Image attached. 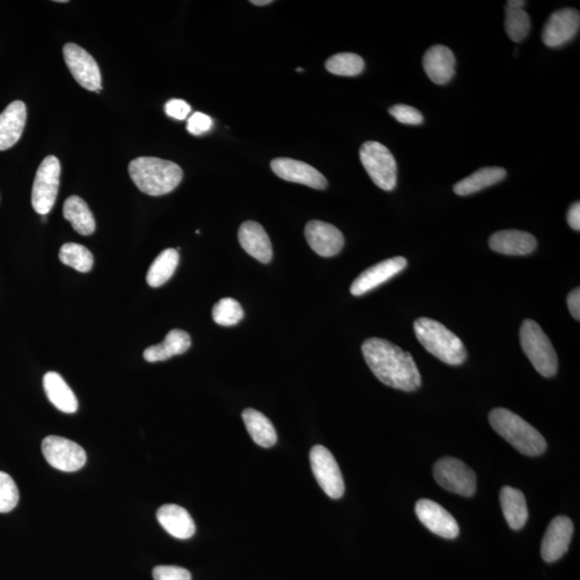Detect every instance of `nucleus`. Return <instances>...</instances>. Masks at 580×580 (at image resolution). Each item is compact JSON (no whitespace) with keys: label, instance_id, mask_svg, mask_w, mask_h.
<instances>
[{"label":"nucleus","instance_id":"nucleus-23","mask_svg":"<svg viewBox=\"0 0 580 580\" xmlns=\"http://www.w3.org/2000/svg\"><path fill=\"white\" fill-rule=\"evenodd\" d=\"M191 345L190 334L180 329H174L167 334L163 343L146 348L143 357L149 363L165 362L177 355L186 353Z\"/></svg>","mask_w":580,"mask_h":580},{"label":"nucleus","instance_id":"nucleus-36","mask_svg":"<svg viewBox=\"0 0 580 580\" xmlns=\"http://www.w3.org/2000/svg\"><path fill=\"white\" fill-rule=\"evenodd\" d=\"M154 580H192L186 568L174 566H159L153 569Z\"/></svg>","mask_w":580,"mask_h":580},{"label":"nucleus","instance_id":"nucleus-25","mask_svg":"<svg viewBox=\"0 0 580 580\" xmlns=\"http://www.w3.org/2000/svg\"><path fill=\"white\" fill-rule=\"evenodd\" d=\"M502 511L511 529L520 530L529 517L525 494L520 490L505 486L500 494Z\"/></svg>","mask_w":580,"mask_h":580},{"label":"nucleus","instance_id":"nucleus-21","mask_svg":"<svg viewBox=\"0 0 580 580\" xmlns=\"http://www.w3.org/2000/svg\"><path fill=\"white\" fill-rule=\"evenodd\" d=\"M26 106L23 102H13L0 114V151H6L17 144L22 137L26 123Z\"/></svg>","mask_w":580,"mask_h":580},{"label":"nucleus","instance_id":"nucleus-17","mask_svg":"<svg viewBox=\"0 0 580 580\" xmlns=\"http://www.w3.org/2000/svg\"><path fill=\"white\" fill-rule=\"evenodd\" d=\"M305 234L308 245L322 257H332L341 252L344 247L343 233L331 224L322 221L308 222Z\"/></svg>","mask_w":580,"mask_h":580},{"label":"nucleus","instance_id":"nucleus-6","mask_svg":"<svg viewBox=\"0 0 580 580\" xmlns=\"http://www.w3.org/2000/svg\"><path fill=\"white\" fill-rule=\"evenodd\" d=\"M360 160L376 186L390 192L396 185V163L384 144L367 141L359 151Z\"/></svg>","mask_w":580,"mask_h":580},{"label":"nucleus","instance_id":"nucleus-22","mask_svg":"<svg viewBox=\"0 0 580 580\" xmlns=\"http://www.w3.org/2000/svg\"><path fill=\"white\" fill-rule=\"evenodd\" d=\"M158 520L170 535L188 540L196 532L195 521L185 509L176 504H166L158 511Z\"/></svg>","mask_w":580,"mask_h":580},{"label":"nucleus","instance_id":"nucleus-39","mask_svg":"<svg viewBox=\"0 0 580 580\" xmlns=\"http://www.w3.org/2000/svg\"><path fill=\"white\" fill-rule=\"evenodd\" d=\"M568 310L571 312L575 320H580V290L579 289L574 290L571 294L568 296Z\"/></svg>","mask_w":580,"mask_h":580},{"label":"nucleus","instance_id":"nucleus-7","mask_svg":"<svg viewBox=\"0 0 580 580\" xmlns=\"http://www.w3.org/2000/svg\"><path fill=\"white\" fill-rule=\"evenodd\" d=\"M60 177V160L55 156H46L37 170L31 192V205L40 216H48L53 208L59 192Z\"/></svg>","mask_w":580,"mask_h":580},{"label":"nucleus","instance_id":"nucleus-34","mask_svg":"<svg viewBox=\"0 0 580 580\" xmlns=\"http://www.w3.org/2000/svg\"><path fill=\"white\" fill-rule=\"evenodd\" d=\"M20 500L17 484L9 474L0 471V513H9Z\"/></svg>","mask_w":580,"mask_h":580},{"label":"nucleus","instance_id":"nucleus-38","mask_svg":"<svg viewBox=\"0 0 580 580\" xmlns=\"http://www.w3.org/2000/svg\"><path fill=\"white\" fill-rule=\"evenodd\" d=\"M191 106L186 102L182 101V99H171L168 102L166 103L165 111L167 115L170 118L176 119H185L188 117V114L191 113Z\"/></svg>","mask_w":580,"mask_h":580},{"label":"nucleus","instance_id":"nucleus-3","mask_svg":"<svg viewBox=\"0 0 580 580\" xmlns=\"http://www.w3.org/2000/svg\"><path fill=\"white\" fill-rule=\"evenodd\" d=\"M489 422L496 433L522 454L535 457L545 453L544 437L515 413L501 407L494 409L490 412Z\"/></svg>","mask_w":580,"mask_h":580},{"label":"nucleus","instance_id":"nucleus-12","mask_svg":"<svg viewBox=\"0 0 580 580\" xmlns=\"http://www.w3.org/2000/svg\"><path fill=\"white\" fill-rule=\"evenodd\" d=\"M580 26L578 10L566 8L553 12L544 26L542 40L550 48H559L577 35Z\"/></svg>","mask_w":580,"mask_h":580},{"label":"nucleus","instance_id":"nucleus-18","mask_svg":"<svg viewBox=\"0 0 580 580\" xmlns=\"http://www.w3.org/2000/svg\"><path fill=\"white\" fill-rule=\"evenodd\" d=\"M423 69L436 85H447L454 76L456 57L445 45H433L426 52L422 60Z\"/></svg>","mask_w":580,"mask_h":580},{"label":"nucleus","instance_id":"nucleus-8","mask_svg":"<svg viewBox=\"0 0 580 580\" xmlns=\"http://www.w3.org/2000/svg\"><path fill=\"white\" fill-rule=\"evenodd\" d=\"M437 483L442 488L462 496H472L477 491V475L462 460L442 458L433 468Z\"/></svg>","mask_w":580,"mask_h":580},{"label":"nucleus","instance_id":"nucleus-31","mask_svg":"<svg viewBox=\"0 0 580 580\" xmlns=\"http://www.w3.org/2000/svg\"><path fill=\"white\" fill-rule=\"evenodd\" d=\"M326 69L332 75L355 77L364 71V61L357 54L339 53L326 61Z\"/></svg>","mask_w":580,"mask_h":580},{"label":"nucleus","instance_id":"nucleus-43","mask_svg":"<svg viewBox=\"0 0 580 580\" xmlns=\"http://www.w3.org/2000/svg\"><path fill=\"white\" fill-rule=\"evenodd\" d=\"M296 70H297V72H302L303 71L302 68H297Z\"/></svg>","mask_w":580,"mask_h":580},{"label":"nucleus","instance_id":"nucleus-9","mask_svg":"<svg viewBox=\"0 0 580 580\" xmlns=\"http://www.w3.org/2000/svg\"><path fill=\"white\" fill-rule=\"evenodd\" d=\"M310 462L313 474L318 485L329 498H342L345 484L341 470L333 454L325 446L315 445L311 449Z\"/></svg>","mask_w":580,"mask_h":580},{"label":"nucleus","instance_id":"nucleus-16","mask_svg":"<svg viewBox=\"0 0 580 580\" xmlns=\"http://www.w3.org/2000/svg\"><path fill=\"white\" fill-rule=\"evenodd\" d=\"M407 260L404 257H394L380 261V263L371 266L364 271L356 280L353 282L351 292L353 296H363L373 290L376 287L386 283L393 279L406 268Z\"/></svg>","mask_w":580,"mask_h":580},{"label":"nucleus","instance_id":"nucleus-10","mask_svg":"<svg viewBox=\"0 0 580 580\" xmlns=\"http://www.w3.org/2000/svg\"><path fill=\"white\" fill-rule=\"evenodd\" d=\"M44 456L50 466L62 472H76L86 466V453L66 437L50 436L43 441Z\"/></svg>","mask_w":580,"mask_h":580},{"label":"nucleus","instance_id":"nucleus-19","mask_svg":"<svg viewBox=\"0 0 580 580\" xmlns=\"http://www.w3.org/2000/svg\"><path fill=\"white\" fill-rule=\"evenodd\" d=\"M239 242L249 255L263 264L270 263L274 250L268 233L260 224L248 221L240 226Z\"/></svg>","mask_w":580,"mask_h":580},{"label":"nucleus","instance_id":"nucleus-41","mask_svg":"<svg viewBox=\"0 0 580 580\" xmlns=\"http://www.w3.org/2000/svg\"><path fill=\"white\" fill-rule=\"evenodd\" d=\"M526 4L527 3L524 2V0H510V2L506 4V6H509L511 8L524 9Z\"/></svg>","mask_w":580,"mask_h":580},{"label":"nucleus","instance_id":"nucleus-2","mask_svg":"<svg viewBox=\"0 0 580 580\" xmlns=\"http://www.w3.org/2000/svg\"><path fill=\"white\" fill-rule=\"evenodd\" d=\"M129 176L146 195L163 196L175 191L183 179V171L174 161L156 158H138L128 167Z\"/></svg>","mask_w":580,"mask_h":580},{"label":"nucleus","instance_id":"nucleus-27","mask_svg":"<svg viewBox=\"0 0 580 580\" xmlns=\"http://www.w3.org/2000/svg\"><path fill=\"white\" fill-rule=\"evenodd\" d=\"M62 216L73 229L82 236H91L95 232L96 222L87 203L79 196H70L64 203Z\"/></svg>","mask_w":580,"mask_h":580},{"label":"nucleus","instance_id":"nucleus-24","mask_svg":"<svg viewBox=\"0 0 580 580\" xmlns=\"http://www.w3.org/2000/svg\"><path fill=\"white\" fill-rule=\"evenodd\" d=\"M44 388L46 396L56 409L67 413V414H72L78 411L79 404H78L77 396L59 373H46L44 378Z\"/></svg>","mask_w":580,"mask_h":580},{"label":"nucleus","instance_id":"nucleus-30","mask_svg":"<svg viewBox=\"0 0 580 580\" xmlns=\"http://www.w3.org/2000/svg\"><path fill=\"white\" fill-rule=\"evenodd\" d=\"M60 260L79 273H88L93 268V254L86 247L77 243H66L60 250Z\"/></svg>","mask_w":580,"mask_h":580},{"label":"nucleus","instance_id":"nucleus-42","mask_svg":"<svg viewBox=\"0 0 580 580\" xmlns=\"http://www.w3.org/2000/svg\"><path fill=\"white\" fill-rule=\"evenodd\" d=\"M250 4H255V6H266V4H273V0H252Z\"/></svg>","mask_w":580,"mask_h":580},{"label":"nucleus","instance_id":"nucleus-40","mask_svg":"<svg viewBox=\"0 0 580 580\" xmlns=\"http://www.w3.org/2000/svg\"><path fill=\"white\" fill-rule=\"evenodd\" d=\"M568 223L572 229L580 230V203L575 202L568 212Z\"/></svg>","mask_w":580,"mask_h":580},{"label":"nucleus","instance_id":"nucleus-11","mask_svg":"<svg viewBox=\"0 0 580 580\" xmlns=\"http://www.w3.org/2000/svg\"><path fill=\"white\" fill-rule=\"evenodd\" d=\"M68 69L82 87L91 92H101V69L94 57L76 44H67L62 49Z\"/></svg>","mask_w":580,"mask_h":580},{"label":"nucleus","instance_id":"nucleus-29","mask_svg":"<svg viewBox=\"0 0 580 580\" xmlns=\"http://www.w3.org/2000/svg\"><path fill=\"white\" fill-rule=\"evenodd\" d=\"M179 252L175 249H167L161 252L151 265L146 282L153 289L163 286L175 274L179 265Z\"/></svg>","mask_w":580,"mask_h":580},{"label":"nucleus","instance_id":"nucleus-26","mask_svg":"<svg viewBox=\"0 0 580 580\" xmlns=\"http://www.w3.org/2000/svg\"><path fill=\"white\" fill-rule=\"evenodd\" d=\"M243 421L250 437L257 445L265 448L273 447L278 442V433L269 418L254 409L242 413Z\"/></svg>","mask_w":580,"mask_h":580},{"label":"nucleus","instance_id":"nucleus-28","mask_svg":"<svg viewBox=\"0 0 580 580\" xmlns=\"http://www.w3.org/2000/svg\"><path fill=\"white\" fill-rule=\"evenodd\" d=\"M506 170L501 167H486L474 172L453 186V192L459 196H469L472 193L485 190V188L493 186L496 183L504 180Z\"/></svg>","mask_w":580,"mask_h":580},{"label":"nucleus","instance_id":"nucleus-37","mask_svg":"<svg viewBox=\"0 0 580 580\" xmlns=\"http://www.w3.org/2000/svg\"><path fill=\"white\" fill-rule=\"evenodd\" d=\"M212 127V118L208 115L201 112L193 113L187 121L188 132L195 135L208 133Z\"/></svg>","mask_w":580,"mask_h":580},{"label":"nucleus","instance_id":"nucleus-13","mask_svg":"<svg viewBox=\"0 0 580 580\" xmlns=\"http://www.w3.org/2000/svg\"><path fill=\"white\" fill-rule=\"evenodd\" d=\"M415 511L421 524L435 535L447 540H453L459 535L460 529L456 519L435 501H418Z\"/></svg>","mask_w":580,"mask_h":580},{"label":"nucleus","instance_id":"nucleus-1","mask_svg":"<svg viewBox=\"0 0 580 580\" xmlns=\"http://www.w3.org/2000/svg\"><path fill=\"white\" fill-rule=\"evenodd\" d=\"M362 349L365 363L381 383L404 391L420 388L421 375L410 353L379 338L365 339Z\"/></svg>","mask_w":580,"mask_h":580},{"label":"nucleus","instance_id":"nucleus-4","mask_svg":"<svg viewBox=\"0 0 580 580\" xmlns=\"http://www.w3.org/2000/svg\"><path fill=\"white\" fill-rule=\"evenodd\" d=\"M414 329L418 341L441 362L451 365L466 362L467 351L462 339L443 323L422 317L415 322Z\"/></svg>","mask_w":580,"mask_h":580},{"label":"nucleus","instance_id":"nucleus-14","mask_svg":"<svg viewBox=\"0 0 580 580\" xmlns=\"http://www.w3.org/2000/svg\"><path fill=\"white\" fill-rule=\"evenodd\" d=\"M271 169L282 180L298 183L315 190H326L328 182L315 167L291 159H275L271 161Z\"/></svg>","mask_w":580,"mask_h":580},{"label":"nucleus","instance_id":"nucleus-33","mask_svg":"<svg viewBox=\"0 0 580 580\" xmlns=\"http://www.w3.org/2000/svg\"><path fill=\"white\" fill-rule=\"evenodd\" d=\"M212 316L217 325L234 326L241 322L244 311L237 300L233 298H224L213 306Z\"/></svg>","mask_w":580,"mask_h":580},{"label":"nucleus","instance_id":"nucleus-20","mask_svg":"<svg viewBox=\"0 0 580 580\" xmlns=\"http://www.w3.org/2000/svg\"><path fill=\"white\" fill-rule=\"evenodd\" d=\"M489 247L496 253L525 256L535 252L537 241L535 236L520 230H502L489 239Z\"/></svg>","mask_w":580,"mask_h":580},{"label":"nucleus","instance_id":"nucleus-15","mask_svg":"<svg viewBox=\"0 0 580 580\" xmlns=\"http://www.w3.org/2000/svg\"><path fill=\"white\" fill-rule=\"evenodd\" d=\"M574 532L573 521L566 516H558L548 526L543 538L542 558L548 563L556 562L566 555Z\"/></svg>","mask_w":580,"mask_h":580},{"label":"nucleus","instance_id":"nucleus-32","mask_svg":"<svg viewBox=\"0 0 580 580\" xmlns=\"http://www.w3.org/2000/svg\"><path fill=\"white\" fill-rule=\"evenodd\" d=\"M531 29V20L524 9L505 7V30L514 43L527 38Z\"/></svg>","mask_w":580,"mask_h":580},{"label":"nucleus","instance_id":"nucleus-35","mask_svg":"<svg viewBox=\"0 0 580 580\" xmlns=\"http://www.w3.org/2000/svg\"><path fill=\"white\" fill-rule=\"evenodd\" d=\"M389 113L401 124L421 125L423 122V115L417 109L406 104H396L391 107Z\"/></svg>","mask_w":580,"mask_h":580},{"label":"nucleus","instance_id":"nucleus-5","mask_svg":"<svg viewBox=\"0 0 580 580\" xmlns=\"http://www.w3.org/2000/svg\"><path fill=\"white\" fill-rule=\"evenodd\" d=\"M522 351L533 367L545 378H551L558 371V357L551 339L535 321L527 320L520 328Z\"/></svg>","mask_w":580,"mask_h":580}]
</instances>
